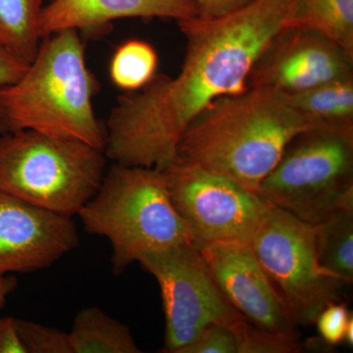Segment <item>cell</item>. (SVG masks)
<instances>
[{"mask_svg":"<svg viewBox=\"0 0 353 353\" xmlns=\"http://www.w3.org/2000/svg\"><path fill=\"white\" fill-rule=\"evenodd\" d=\"M250 245L296 326H312L323 309L343 299L347 285L318 260L315 225L269 203Z\"/></svg>","mask_w":353,"mask_h":353,"instance_id":"52a82bcc","label":"cell"},{"mask_svg":"<svg viewBox=\"0 0 353 353\" xmlns=\"http://www.w3.org/2000/svg\"><path fill=\"white\" fill-rule=\"evenodd\" d=\"M50 1H51V0H50Z\"/></svg>","mask_w":353,"mask_h":353,"instance_id":"f1b7e54d","label":"cell"},{"mask_svg":"<svg viewBox=\"0 0 353 353\" xmlns=\"http://www.w3.org/2000/svg\"><path fill=\"white\" fill-rule=\"evenodd\" d=\"M0 353H27L12 317L0 318Z\"/></svg>","mask_w":353,"mask_h":353,"instance_id":"484cf974","label":"cell"},{"mask_svg":"<svg viewBox=\"0 0 353 353\" xmlns=\"http://www.w3.org/2000/svg\"><path fill=\"white\" fill-rule=\"evenodd\" d=\"M315 128L284 94L248 87L218 99L197 116L183 134L174 161L224 176L257 194L290 141Z\"/></svg>","mask_w":353,"mask_h":353,"instance_id":"7a4b0ae2","label":"cell"},{"mask_svg":"<svg viewBox=\"0 0 353 353\" xmlns=\"http://www.w3.org/2000/svg\"><path fill=\"white\" fill-rule=\"evenodd\" d=\"M348 77H353V53L320 32L292 26L265 48L248 83L292 95Z\"/></svg>","mask_w":353,"mask_h":353,"instance_id":"30bf717a","label":"cell"},{"mask_svg":"<svg viewBox=\"0 0 353 353\" xmlns=\"http://www.w3.org/2000/svg\"><path fill=\"white\" fill-rule=\"evenodd\" d=\"M221 294L248 322L275 333L296 334V325L250 243L219 241L197 246Z\"/></svg>","mask_w":353,"mask_h":353,"instance_id":"7c38bea8","label":"cell"},{"mask_svg":"<svg viewBox=\"0 0 353 353\" xmlns=\"http://www.w3.org/2000/svg\"><path fill=\"white\" fill-rule=\"evenodd\" d=\"M199 16L192 0H51L39 20L41 39L64 30L97 29L124 18H170Z\"/></svg>","mask_w":353,"mask_h":353,"instance_id":"4fadbf2b","label":"cell"},{"mask_svg":"<svg viewBox=\"0 0 353 353\" xmlns=\"http://www.w3.org/2000/svg\"><path fill=\"white\" fill-rule=\"evenodd\" d=\"M103 150L25 130L0 137V192L73 218L105 175Z\"/></svg>","mask_w":353,"mask_h":353,"instance_id":"5b68a950","label":"cell"},{"mask_svg":"<svg viewBox=\"0 0 353 353\" xmlns=\"http://www.w3.org/2000/svg\"><path fill=\"white\" fill-rule=\"evenodd\" d=\"M352 313L343 301L330 303L316 319L315 324L323 341L330 347L343 343L345 329Z\"/></svg>","mask_w":353,"mask_h":353,"instance_id":"603a6c76","label":"cell"},{"mask_svg":"<svg viewBox=\"0 0 353 353\" xmlns=\"http://www.w3.org/2000/svg\"><path fill=\"white\" fill-rule=\"evenodd\" d=\"M16 322L27 353H73L69 333L27 320Z\"/></svg>","mask_w":353,"mask_h":353,"instance_id":"44dd1931","label":"cell"},{"mask_svg":"<svg viewBox=\"0 0 353 353\" xmlns=\"http://www.w3.org/2000/svg\"><path fill=\"white\" fill-rule=\"evenodd\" d=\"M343 343H347V347H353V317L350 318V322H348L347 326V329H345Z\"/></svg>","mask_w":353,"mask_h":353,"instance_id":"83f0119b","label":"cell"},{"mask_svg":"<svg viewBox=\"0 0 353 353\" xmlns=\"http://www.w3.org/2000/svg\"><path fill=\"white\" fill-rule=\"evenodd\" d=\"M157 51L150 43L139 39L128 41L113 54L111 80L121 90H138L157 75Z\"/></svg>","mask_w":353,"mask_h":353,"instance_id":"d6986e66","label":"cell"},{"mask_svg":"<svg viewBox=\"0 0 353 353\" xmlns=\"http://www.w3.org/2000/svg\"><path fill=\"white\" fill-rule=\"evenodd\" d=\"M257 194L312 225L353 210V132L315 128L297 134Z\"/></svg>","mask_w":353,"mask_h":353,"instance_id":"8992f818","label":"cell"},{"mask_svg":"<svg viewBox=\"0 0 353 353\" xmlns=\"http://www.w3.org/2000/svg\"><path fill=\"white\" fill-rule=\"evenodd\" d=\"M97 88L79 31L46 37L24 75L0 87V134L31 130L104 150L105 131L92 106Z\"/></svg>","mask_w":353,"mask_h":353,"instance_id":"3957f363","label":"cell"},{"mask_svg":"<svg viewBox=\"0 0 353 353\" xmlns=\"http://www.w3.org/2000/svg\"><path fill=\"white\" fill-rule=\"evenodd\" d=\"M316 248L323 269L345 285L353 283V210H341L315 225Z\"/></svg>","mask_w":353,"mask_h":353,"instance_id":"e0dca14e","label":"cell"},{"mask_svg":"<svg viewBox=\"0 0 353 353\" xmlns=\"http://www.w3.org/2000/svg\"><path fill=\"white\" fill-rule=\"evenodd\" d=\"M163 172L171 201L196 246L250 243L268 201L229 179L192 165L173 161Z\"/></svg>","mask_w":353,"mask_h":353,"instance_id":"9c48e42d","label":"cell"},{"mask_svg":"<svg viewBox=\"0 0 353 353\" xmlns=\"http://www.w3.org/2000/svg\"><path fill=\"white\" fill-rule=\"evenodd\" d=\"M199 9V16L218 18L238 10L252 0H192Z\"/></svg>","mask_w":353,"mask_h":353,"instance_id":"d4e9b609","label":"cell"},{"mask_svg":"<svg viewBox=\"0 0 353 353\" xmlns=\"http://www.w3.org/2000/svg\"><path fill=\"white\" fill-rule=\"evenodd\" d=\"M17 279L13 275H0V309L3 307L7 297L17 288Z\"/></svg>","mask_w":353,"mask_h":353,"instance_id":"4316f807","label":"cell"},{"mask_svg":"<svg viewBox=\"0 0 353 353\" xmlns=\"http://www.w3.org/2000/svg\"><path fill=\"white\" fill-rule=\"evenodd\" d=\"M285 97L316 128L353 132V77Z\"/></svg>","mask_w":353,"mask_h":353,"instance_id":"5bb4252c","label":"cell"},{"mask_svg":"<svg viewBox=\"0 0 353 353\" xmlns=\"http://www.w3.org/2000/svg\"><path fill=\"white\" fill-rule=\"evenodd\" d=\"M43 0H0V46L31 63L41 41Z\"/></svg>","mask_w":353,"mask_h":353,"instance_id":"2e32d148","label":"cell"},{"mask_svg":"<svg viewBox=\"0 0 353 353\" xmlns=\"http://www.w3.org/2000/svg\"><path fill=\"white\" fill-rule=\"evenodd\" d=\"M353 53V0H296V24Z\"/></svg>","mask_w":353,"mask_h":353,"instance_id":"ac0fdd59","label":"cell"},{"mask_svg":"<svg viewBox=\"0 0 353 353\" xmlns=\"http://www.w3.org/2000/svg\"><path fill=\"white\" fill-rule=\"evenodd\" d=\"M79 241L71 217L0 192V275L48 268Z\"/></svg>","mask_w":353,"mask_h":353,"instance_id":"8fae6325","label":"cell"},{"mask_svg":"<svg viewBox=\"0 0 353 353\" xmlns=\"http://www.w3.org/2000/svg\"><path fill=\"white\" fill-rule=\"evenodd\" d=\"M73 353H141L127 325L97 306L81 310L69 332Z\"/></svg>","mask_w":353,"mask_h":353,"instance_id":"9a60e30c","label":"cell"},{"mask_svg":"<svg viewBox=\"0 0 353 353\" xmlns=\"http://www.w3.org/2000/svg\"><path fill=\"white\" fill-rule=\"evenodd\" d=\"M296 0H252L218 18L176 21L185 38L176 77L155 75L126 92L109 114L104 153L114 163L163 170L190 125L213 102L248 88L253 65L296 24Z\"/></svg>","mask_w":353,"mask_h":353,"instance_id":"6da1fadb","label":"cell"},{"mask_svg":"<svg viewBox=\"0 0 353 353\" xmlns=\"http://www.w3.org/2000/svg\"><path fill=\"white\" fill-rule=\"evenodd\" d=\"M77 215L88 233L108 239L117 276L146 253L194 243L161 169L114 163Z\"/></svg>","mask_w":353,"mask_h":353,"instance_id":"277c9868","label":"cell"},{"mask_svg":"<svg viewBox=\"0 0 353 353\" xmlns=\"http://www.w3.org/2000/svg\"><path fill=\"white\" fill-rule=\"evenodd\" d=\"M231 329L238 340L239 353H296L303 350L296 334L259 328L245 318Z\"/></svg>","mask_w":353,"mask_h":353,"instance_id":"ffe728a7","label":"cell"},{"mask_svg":"<svg viewBox=\"0 0 353 353\" xmlns=\"http://www.w3.org/2000/svg\"><path fill=\"white\" fill-rule=\"evenodd\" d=\"M29 65L0 46V87L17 82L29 68Z\"/></svg>","mask_w":353,"mask_h":353,"instance_id":"cb8c5ba5","label":"cell"},{"mask_svg":"<svg viewBox=\"0 0 353 353\" xmlns=\"http://www.w3.org/2000/svg\"><path fill=\"white\" fill-rule=\"evenodd\" d=\"M138 262L154 277L165 314L162 352L183 353L206 327H232L241 318L211 277L194 243L141 255Z\"/></svg>","mask_w":353,"mask_h":353,"instance_id":"ba28073f","label":"cell"},{"mask_svg":"<svg viewBox=\"0 0 353 353\" xmlns=\"http://www.w3.org/2000/svg\"><path fill=\"white\" fill-rule=\"evenodd\" d=\"M183 353H239V343L233 330L225 325L206 327Z\"/></svg>","mask_w":353,"mask_h":353,"instance_id":"7402d4cb","label":"cell"}]
</instances>
